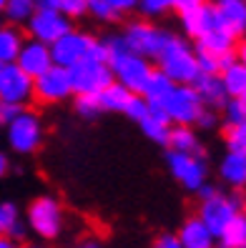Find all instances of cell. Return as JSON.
<instances>
[{
  "label": "cell",
  "instance_id": "cell-1",
  "mask_svg": "<svg viewBox=\"0 0 246 248\" xmlns=\"http://www.w3.org/2000/svg\"><path fill=\"white\" fill-rule=\"evenodd\" d=\"M106 43H108V53H111L108 63L113 68L115 80L128 85L133 93H143V88H146V83L153 73L148 58H143L141 53L128 48L123 35H111V38H106Z\"/></svg>",
  "mask_w": 246,
  "mask_h": 248
},
{
  "label": "cell",
  "instance_id": "cell-2",
  "mask_svg": "<svg viewBox=\"0 0 246 248\" xmlns=\"http://www.w3.org/2000/svg\"><path fill=\"white\" fill-rule=\"evenodd\" d=\"M158 68L176 80V83H189L194 85V80L201 76V68L196 61V48H191L183 38L173 35L171 43L166 46V50L158 58Z\"/></svg>",
  "mask_w": 246,
  "mask_h": 248
},
{
  "label": "cell",
  "instance_id": "cell-3",
  "mask_svg": "<svg viewBox=\"0 0 246 248\" xmlns=\"http://www.w3.org/2000/svg\"><path fill=\"white\" fill-rule=\"evenodd\" d=\"M244 206H246V201H244L236 191H234V193H221V191H216L211 198H204V201H201L198 216H201V221H204V223L211 228L213 236L219 238V233L241 213Z\"/></svg>",
  "mask_w": 246,
  "mask_h": 248
},
{
  "label": "cell",
  "instance_id": "cell-4",
  "mask_svg": "<svg viewBox=\"0 0 246 248\" xmlns=\"http://www.w3.org/2000/svg\"><path fill=\"white\" fill-rule=\"evenodd\" d=\"M123 38H126V43H128L131 50L141 53L143 58H148V61H158L173 35L166 33L164 28L146 23V20H133V23L126 25Z\"/></svg>",
  "mask_w": 246,
  "mask_h": 248
},
{
  "label": "cell",
  "instance_id": "cell-5",
  "mask_svg": "<svg viewBox=\"0 0 246 248\" xmlns=\"http://www.w3.org/2000/svg\"><path fill=\"white\" fill-rule=\"evenodd\" d=\"M166 168L186 191H194V193H198V188L209 178V166L204 160V153H181V151L168 148Z\"/></svg>",
  "mask_w": 246,
  "mask_h": 248
},
{
  "label": "cell",
  "instance_id": "cell-6",
  "mask_svg": "<svg viewBox=\"0 0 246 248\" xmlns=\"http://www.w3.org/2000/svg\"><path fill=\"white\" fill-rule=\"evenodd\" d=\"M161 108L168 113V118H171L173 125H176V123H181V125H196L198 118H201V113L206 110L201 95L189 83H176V88H173L171 95L161 103Z\"/></svg>",
  "mask_w": 246,
  "mask_h": 248
},
{
  "label": "cell",
  "instance_id": "cell-7",
  "mask_svg": "<svg viewBox=\"0 0 246 248\" xmlns=\"http://www.w3.org/2000/svg\"><path fill=\"white\" fill-rule=\"evenodd\" d=\"M5 136H8V148L13 153L31 155L43 143V123L35 113H31L25 108L16 121H10L5 125Z\"/></svg>",
  "mask_w": 246,
  "mask_h": 248
},
{
  "label": "cell",
  "instance_id": "cell-8",
  "mask_svg": "<svg viewBox=\"0 0 246 248\" xmlns=\"http://www.w3.org/2000/svg\"><path fill=\"white\" fill-rule=\"evenodd\" d=\"M28 226L35 236L53 241L63 231V208L53 196H38L28 206Z\"/></svg>",
  "mask_w": 246,
  "mask_h": 248
},
{
  "label": "cell",
  "instance_id": "cell-9",
  "mask_svg": "<svg viewBox=\"0 0 246 248\" xmlns=\"http://www.w3.org/2000/svg\"><path fill=\"white\" fill-rule=\"evenodd\" d=\"M70 70V80H73V91L76 95L81 93H100L103 88L115 80L113 76V68L108 61H98V58H85V61L76 63Z\"/></svg>",
  "mask_w": 246,
  "mask_h": 248
},
{
  "label": "cell",
  "instance_id": "cell-10",
  "mask_svg": "<svg viewBox=\"0 0 246 248\" xmlns=\"http://www.w3.org/2000/svg\"><path fill=\"white\" fill-rule=\"evenodd\" d=\"M0 100L28 106L35 100V78L18 63H0Z\"/></svg>",
  "mask_w": 246,
  "mask_h": 248
},
{
  "label": "cell",
  "instance_id": "cell-11",
  "mask_svg": "<svg viewBox=\"0 0 246 248\" xmlns=\"http://www.w3.org/2000/svg\"><path fill=\"white\" fill-rule=\"evenodd\" d=\"M70 95H76L70 70L63 65H50L43 76L35 78V100L43 106H55L63 103Z\"/></svg>",
  "mask_w": 246,
  "mask_h": 248
},
{
  "label": "cell",
  "instance_id": "cell-12",
  "mask_svg": "<svg viewBox=\"0 0 246 248\" xmlns=\"http://www.w3.org/2000/svg\"><path fill=\"white\" fill-rule=\"evenodd\" d=\"M28 28V35L40 40V43H58L66 33L73 31V25H70V18L61 10H48V8H38L35 16L31 18V23L25 25Z\"/></svg>",
  "mask_w": 246,
  "mask_h": 248
},
{
  "label": "cell",
  "instance_id": "cell-13",
  "mask_svg": "<svg viewBox=\"0 0 246 248\" xmlns=\"http://www.w3.org/2000/svg\"><path fill=\"white\" fill-rule=\"evenodd\" d=\"M96 38H91L88 33L83 31H70L66 33L58 43H53L50 50H53V61L55 65H63V68H73L76 63L85 61V58L91 55V48H93Z\"/></svg>",
  "mask_w": 246,
  "mask_h": 248
},
{
  "label": "cell",
  "instance_id": "cell-14",
  "mask_svg": "<svg viewBox=\"0 0 246 248\" xmlns=\"http://www.w3.org/2000/svg\"><path fill=\"white\" fill-rule=\"evenodd\" d=\"M181 25H183V33L189 38L201 40L206 33L221 28L224 23H221V16H219V10H216V5L213 3H204L196 10L183 13V16H181Z\"/></svg>",
  "mask_w": 246,
  "mask_h": 248
},
{
  "label": "cell",
  "instance_id": "cell-15",
  "mask_svg": "<svg viewBox=\"0 0 246 248\" xmlns=\"http://www.w3.org/2000/svg\"><path fill=\"white\" fill-rule=\"evenodd\" d=\"M16 63H18L25 73H31L33 78L43 76V73H46L50 65H55L50 46H48V43L35 40V38L25 40V46H23V50H20V55H18Z\"/></svg>",
  "mask_w": 246,
  "mask_h": 248
},
{
  "label": "cell",
  "instance_id": "cell-16",
  "mask_svg": "<svg viewBox=\"0 0 246 248\" xmlns=\"http://www.w3.org/2000/svg\"><path fill=\"white\" fill-rule=\"evenodd\" d=\"M194 88L196 93L201 95L206 108H224L226 100L231 98L229 91H226V83L221 78V73H201V76L194 80Z\"/></svg>",
  "mask_w": 246,
  "mask_h": 248
},
{
  "label": "cell",
  "instance_id": "cell-17",
  "mask_svg": "<svg viewBox=\"0 0 246 248\" xmlns=\"http://www.w3.org/2000/svg\"><path fill=\"white\" fill-rule=\"evenodd\" d=\"M179 238H181L183 248H213V243H216V236L201 221V216H194L189 221H183V226L179 228Z\"/></svg>",
  "mask_w": 246,
  "mask_h": 248
},
{
  "label": "cell",
  "instance_id": "cell-18",
  "mask_svg": "<svg viewBox=\"0 0 246 248\" xmlns=\"http://www.w3.org/2000/svg\"><path fill=\"white\" fill-rule=\"evenodd\" d=\"M138 125H141L143 136H146L148 140H153V143H158V145H168L173 123H171L168 113H166L161 106H151L148 118H146V121H141Z\"/></svg>",
  "mask_w": 246,
  "mask_h": 248
},
{
  "label": "cell",
  "instance_id": "cell-19",
  "mask_svg": "<svg viewBox=\"0 0 246 248\" xmlns=\"http://www.w3.org/2000/svg\"><path fill=\"white\" fill-rule=\"evenodd\" d=\"M219 176H221V181L229 188H234V191L246 188V155L226 151V155L221 158V163H219Z\"/></svg>",
  "mask_w": 246,
  "mask_h": 248
},
{
  "label": "cell",
  "instance_id": "cell-20",
  "mask_svg": "<svg viewBox=\"0 0 246 248\" xmlns=\"http://www.w3.org/2000/svg\"><path fill=\"white\" fill-rule=\"evenodd\" d=\"M213 5L219 10L224 28L234 31L236 35L246 33V0H213Z\"/></svg>",
  "mask_w": 246,
  "mask_h": 248
},
{
  "label": "cell",
  "instance_id": "cell-21",
  "mask_svg": "<svg viewBox=\"0 0 246 248\" xmlns=\"http://www.w3.org/2000/svg\"><path fill=\"white\" fill-rule=\"evenodd\" d=\"M25 35L20 31V25H10L5 23L0 28V63H16L18 55L25 46Z\"/></svg>",
  "mask_w": 246,
  "mask_h": 248
},
{
  "label": "cell",
  "instance_id": "cell-22",
  "mask_svg": "<svg viewBox=\"0 0 246 248\" xmlns=\"http://www.w3.org/2000/svg\"><path fill=\"white\" fill-rule=\"evenodd\" d=\"M176 88V80H173L168 73H164L161 68H153L151 78L146 83V88H143V95L148 98L151 106H161L164 100L171 95V91Z\"/></svg>",
  "mask_w": 246,
  "mask_h": 248
},
{
  "label": "cell",
  "instance_id": "cell-23",
  "mask_svg": "<svg viewBox=\"0 0 246 248\" xmlns=\"http://www.w3.org/2000/svg\"><path fill=\"white\" fill-rule=\"evenodd\" d=\"M0 231H3V236L13 238V241H20L25 233H28V223L20 218V211L16 203H0Z\"/></svg>",
  "mask_w": 246,
  "mask_h": 248
},
{
  "label": "cell",
  "instance_id": "cell-24",
  "mask_svg": "<svg viewBox=\"0 0 246 248\" xmlns=\"http://www.w3.org/2000/svg\"><path fill=\"white\" fill-rule=\"evenodd\" d=\"M236 33L234 31H229V28H216V31H211V33H206L201 40H196V46H201V48H206V50H211V53H216V55H226V53H234L239 46H236Z\"/></svg>",
  "mask_w": 246,
  "mask_h": 248
},
{
  "label": "cell",
  "instance_id": "cell-25",
  "mask_svg": "<svg viewBox=\"0 0 246 248\" xmlns=\"http://www.w3.org/2000/svg\"><path fill=\"white\" fill-rule=\"evenodd\" d=\"M168 148L171 151H181V153H204L194 125H181V123H176V125L171 128Z\"/></svg>",
  "mask_w": 246,
  "mask_h": 248
},
{
  "label": "cell",
  "instance_id": "cell-26",
  "mask_svg": "<svg viewBox=\"0 0 246 248\" xmlns=\"http://www.w3.org/2000/svg\"><path fill=\"white\" fill-rule=\"evenodd\" d=\"M98 95H100V103H103V110H108V113H123L126 106H128V100L133 98V91L128 88V85L113 80L108 88H103Z\"/></svg>",
  "mask_w": 246,
  "mask_h": 248
},
{
  "label": "cell",
  "instance_id": "cell-27",
  "mask_svg": "<svg viewBox=\"0 0 246 248\" xmlns=\"http://www.w3.org/2000/svg\"><path fill=\"white\" fill-rule=\"evenodd\" d=\"M35 10V0H3V18L10 25H28Z\"/></svg>",
  "mask_w": 246,
  "mask_h": 248
},
{
  "label": "cell",
  "instance_id": "cell-28",
  "mask_svg": "<svg viewBox=\"0 0 246 248\" xmlns=\"http://www.w3.org/2000/svg\"><path fill=\"white\" fill-rule=\"evenodd\" d=\"M219 248H246V213H239L216 238Z\"/></svg>",
  "mask_w": 246,
  "mask_h": 248
},
{
  "label": "cell",
  "instance_id": "cell-29",
  "mask_svg": "<svg viewBox=\"0 0 246 248\" xmlns=\"http://www.w3.org/2000/svg\"><path fill=\"white\" fill-rule=\"evenodd\" d=\"M221 78L226 83V91L231 98H246V65L241 61H236L231 68H226L221 73Z\"/></svg>",
  "mask_w": 246,
  "mask_h": 248
},
{
  "label": "cell",
  "instance_id": "cell-30",
  "mask_svg": "<svg viewBox=\"0 0 246 248\" xmlns=\"http://www.w3.org/2000/svg\"><path fill=\"white\" fill-rule=\"evenodd\" d=\"M73 110L81 115L83 121H96L100 113H106L98 93H81V95H76V100H73Z\"/></svg>",
  "mask_w": 246,
  "mask_h": 248
},
{
  "label": "cell",
  "instance_id": "cell-31",
  "mask_svg": "<svg viewBox=\"0 0 246 248\" xmlns=\"http://www.w3.org/2000/svg\"><path fill=\"white\" fill-rule=\"evenodd\" d=\"M148 113H151V103H148V98L143 95V93H133V98L128 100V106L123 110V115H126L128 121H133V123L146 121Z\"/></svg>",
  "mask_w": 246,
  "mask_h": 248
},
{
  "label": "cell",
  "instance_id": "cell-32",
  "mask_svg": "<svg viewBox=\"0 0 246 248\" xmlns=\"http://www.w3.org/2000/svg\"><path fill=\"white\" fill-rule=\"evenodd\" d=\"M224 140H226V148H229V151L246 155V123L226 125V128H224Z\"/></svg>",
  "mask_w": 246,
  "mask_h": 248
},
{
  "label": "cell",
  "instance_id": "cell-33",
  "mask_svg": "<svg viewBox=\"0 0 246 248\" xmlns=\"http://www.w3.org/2000/svg\"><path fill=\"white\" fill-rule=\"evenodd\" d=\"M221 113H224V123L226 125L246 123V98H229L226 106L221 108Z\"/></svg>",
  "mask_w": 246,
  "mask_h": 248
},
{
  "label": "cell",
  "instance_id": "cell-34",
  "mask_svg": "<svg viewBox=\"0 0 246 248\" xmlns=\"http://www.w3.org/2000/svg\"><path fill=\"white\" fill-rule=\"evenodd\" d=\"M196 61H198L201 73H221V55H216L201 46H196Z\"/></svg>",
  "mask_w": 246,
  "mask_h": 248
},
{
  "label": "cell",
  "instance_id": "cell-35",
  "mask_svg": "<svg viewBox=\"0 0 246 248\" xmlns=\"http://www.w3.org/2000/svg\"><path fill=\"white\" fill-rule=\"evenodd\" d=\"M88 13L96 20H103V23L118 20V13H115V8L108 3V0H88Z\"/></svg>",
  "mask_w": 246,
  "mask_h": 248
},
{
  "label": "cell",
  "instance_id": "cell-36",
  "mask_svg": "<svg viewBox=\"0 0 246 248\" xmlns=\"http://www.w3.org/2000/svg\"><path fill=\"white\" fill-rule=\"evenodd\" d=\"M173 8V0H141V16L143 18H158V16H164V13H168Z\"/></svg>",
  "mask_w": 246,
  "mask_h": 248
},
{
  "label": "cell",
  "instance_id": "cell-37",
  "mask_svg": "<svg viewBox=\"0 0 246 248\" xmlns=\"http://www.w3.org/2000/svg\"><path fill=\"white\" fill-rule=\"evenodd\" d=\"M58 10L68 18H81L88 13V0H58Z\"/></svg>",
  "mask_w": 246,
  "mask_h": 248
},
{
  "label": "cell",
  "instance_id": "cell-38",
  "mask_svg": "<svg viewBox=\"0 0 246 248\" xmlns=\"http://www.w3.org/2000/svg\"><path fill=\"white\" fill-rule=\"evenodd\" d=\"M23 110H25V106H18V103H5V100H0V123L8 125L10 121H16Z\"/></svg>",
  "mask_w": 246,
  "mask_h": 248
},
{
  "label": "cell",
  "instance_id": "cell-39",
  "mask_svg": "<svg viewBox=\"0 0 246 248\" xmlns=\"http://www.w3.org/2000/svg\"><path fill=\"white\" fill-rule=\"evenodd\" d=\"M108 3L115 8V13H118V16H123V13H133V10H138L141 0H108Z\"/></svg>",
  "mask_w": 246,
  "mask_h": 248
},
{
  "label": "cell",
  "instance_id": "cell-40",
  "mask_svg": "<svg viewBox=\"0 0 246 248\" xmlns=\"http://www.w3.org/2000/svg\"><path fill=\"white\" fill-rule=\"evenodd\" d=\"M206 0H173V10L179 13V16H183V13H189V10H196L201 8Z\"/></svg>",
  "mask_w": 246,
  "mask_h": 248
},
{
  "label": "cell",
  "instance_id": "cell-41",
  "mask_svg": "<svg viewBox=\"0 0 246 248\" xmlns=\"http://www.w3.org/2000/svg\"><path fill=\"white\" fill-rule=\"evenodd\" d=\"M216 121H219V118H216V113H213V108H206L204 113H201V118H198V128H204V130H211L213 125H216Z\"/></svg>",
  "mask_w": 246,
  "mask_h": 248
},
{
  "label": "cell",
  "instance_id": "cell-42",
  "mask_svg": "<svg viewBox=\"0 0 246 248\" xmlns=\"http://www.w3.org/2000/svg\"><path fill=\"white\" fill-rule=\"evenodd\" d=\"M213 193H216V188H213L211 183H204V186L198 188V198H201V201H204V198H211Z\"/></svg>",
  "mask_w": 246,
  "mask_h": 248
},
{
  "label": "cell",
  "instance_id": "cell-43",
  "mask_svg": "<svg viewBox=\"0 0 246 248\" xmlns=\"http://www.w3.org/2000/svg\"><path fill=\"white\" fill-rule=\"evenodd\" d=\"M236 55H239V61L246 65V40H241V46L236 48Z\"/></svg>",
  "mask_w": 246,
  "mask_h": 248
},
{
  "label": "cell",
  "instance_id": "cell-44",
  "mask_svg": "<svg viewBox=\"0 0 246 248\" xmlns=\"http://www.w3.org/2000/svg\"><path fill=\"white\" fill-rule=\"evenodd\" d=\"M0 248H20V246H18V241H13V238L5 236L3 241H0Z\"/></svg>",
  "mask_w": 246,
  "mask_h": 248
},
{
  "label": "cell",
  "instance_id": "cell-45",
  "mask_svg": "<svg viewBox=\"0 0 246 248\" xmlns=\"http://www.w3.org/2000/svg\"><path fill=\"white\" fill-rule=\"evenodd\" d=\"M76 248H100L96 241H85V243H81V246H76Z\"/></svg>",
  "mask_w": 246,
  "mask_h": 248
},
{
  "label": "cell",
  "instance_id": "cell-46",
  "mask_svg": "<svg viewBox=\"0 0 246 248\" xmlns=\"http://www.w3.org/2000/svg\"><path fill=\"white\" fill-rule=\"evenodd\" d=\"M5 170H8V158L0 155V173H5Z\"/></svg>",
  "mask_w": 246,
  "mask_h": 248
},
{
  "label": "cell",
  "instance_id": "cell-47",
  "mask_svg": "<svg viewBox=\"0 0 246 248\" xmlns=\"http://www.w3.org/2000/svg\"><path fill=\"white\" fill-rule=\"evenodd\" d=\"M31 248H40V246H31Z\"/></svg>",
  "mask_w": 246,
  "mask_h": 248
},
{
  "label": "cell",
  "instance_id": "cell-48",
  "mask_svg": "<svg viewBox=\"0 0 246 248\" xmlns=\"http://www.w3.org/2000/svg\"><path fill=\"white\" fill-rule=\"evenodd\" d=\"M244 40H246V33H244Z\"/></svg>",
  "mask_w": 246,
  "mask_h": 248
},
{
  "label": "cell",
  "instance_id": "cell-49",
  "mask_svg": "<svg viewBox=\"0 0 246 248\" xmlns=\"http://www.w3.org/2000/svg\"><path fill=\"white\" fill-rule=\"evenodd\" d=\"M213 248H216V246H213Z\"/></svg>",
  "mask_w": 246,
  "mask_h": 248
}]
</instances>
